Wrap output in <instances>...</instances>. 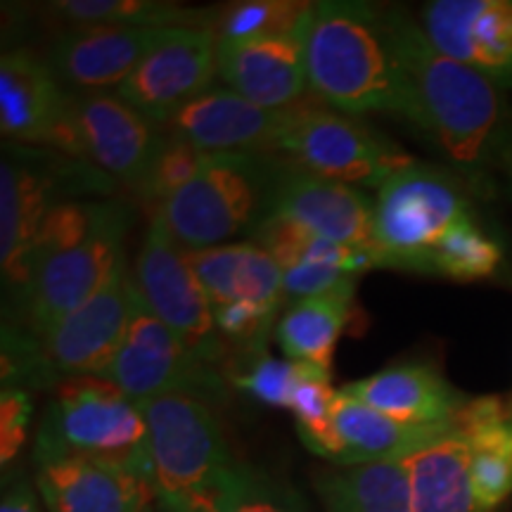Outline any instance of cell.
Segmentation results:
<instances>
[{"mask_svg":"<svg viewBox=\"0 0 512 512\" xmlns=\"http://www.w3.org/2000/svg\"><path fill=\"white\" fill-rule=\"evenodd\" d=\"M0 512H38V496L27 482H17L5 489Z\"/></svg>","mask_w":512,"mask_h":512,"instance_id":"cell-40","label":"cell"},{"mask_svg":"<svg viewBox=\"0 0 512 512\" xmlns=\"http://www.w3.org/2000/svg\"><path fill=\"white\" fill-rule=\"evenodd\" d=\"M316 491L325 512H413L403 460L337 465L316 477Z\"/></svg>","mask_w":512,"mask_h":512,"instance_id":"cell-27","label":"cell"},{"mask_svg":"<svg viewBox=\"0 0 512 512\" xmlns=\"http://www.w3.org/2000/svg\"><path fill=\"white\" fill-rule=\"evenodd\" d=\"M309 88L332 110L358 117L384 112L408 117V88L382 8L356 0L316 3L306 41Z\"/></svg>","mask_w":512,"mask_h":512,"instance_id":"cell-2","label":"cell"},{"mask_svg":"<svg viewBox=\"0 0 512 512\" xmlns=\"http://www.w3.org/2000/svg\"><path fill=\"white\" fill-rule=\"evenodd\" d=\"M403 465L411 477L413 512H477L470 451L456 430L403 458Z\"/></svg>","mask_w":512,"mask_h":512,"instance_id":"cell-26","label":"cell"},{"mask_svg":"<svg viewBox=\"0 0 512 512\" xmlns=\"http://www.w3.org/2000/svg\"><path fill=\"white\" fill-rule=\"evenodd\" d=\"M337 389H332L330 373L323 368L309 366L304 380L299 382L292 399V415L297 422V432L309 451L316 456L339 463V439L332 422V403H335Z\"/></svg>","mask_w":512,"mask_h":512,"instance_id":"cell-33","label":"cell"},{"mask_svg":"<svg viewBox=\"0 0 512 512\" xmlns=\"http://www.w3.org/2000/svg\"><path fill=\"white\" fill-rule=\"evenodd\" d=\"M171 505L185 512H309L297 491L238 460Z\"/></svg>","mask_w":512,"mask_h":512,"instance_id":"cell-29","label":"cell"},{"mask_svg":"<svg viewBox=\"0 0 512 512\" xmlns=\"http://www.w3.org/2000/svg\"><path fill=\"white\" fill-rule=\"evenodd\" d=\"M463 185L444 171L415 164L377 188L373 249L380 268L427 273L441 240L472 216Z\"/></svg>","mask_w":512,"mask_h":512,"instance_id":"cell-6","label":"cell"},{"mask_svg":"<svg viewBox=\"0 0 512 512\" xmlns=\"http://www.w3.org/2000/svg\"><path fill=\"white\" fill-rule=\"evenodd\" d=\"M48 8L53 15L74 22L76 27L117 24V27L152 29H207L200 12L181 8V5L157 3V0H62V3H50Z\"/></svg>","mask_w":512,"mask_h":512,"instance_id":"cell-31","label":"cell"},{"mask_svg":"<svg viewBox=\"0 0 512 512\" xmlns=\"http://www.w3.org/2000/svg\"><path fill=\"white\" fill-rule=\"evenodd\" d=\"M76 126L88 164L126 188H143L162 143V126L126 105L117 93H76Z\"/></svg>","mask_w":512,"mask_h":512,"instance_id":"cell-18","label":"cell"},{"mask_svg":"<svg viewBox=\"0 0 512 512\" xmlns=\"http://www.w3.org/2000/svg\"><path fill=\"white\" fill-rule=\"evenodd\" d=\"M254 358L245 373L235 375L233 384L256 401L271 408H285L290 411L294 392L304 380L311 363L302 361H278L264 351H252Z\"/></svg>","mask_w":512,"mask_h":512,"instance_id":"cell-36","label":"cell"},{"mask_svg":"<svg viewBox=\"0 0 512 512\" xmlns=\"http://www.w3.org/2000/svg\"><path fill=\"white\" fill-rule=\"evenodd\" d=\"M283 164V157L268 152H214L155 216L188 252L249 238L268 216Z\"/></svg>","mask_w":512,"mask_h":512,"instance_id":"cell-3","label":"cell"},{"mask_svg":"<svg viewBox=\"0 0 512 512\" xmlns=\"http://www.w3.org/2000/svg\"><path fill=\"white\" fill-rule=\"evenodd\" d=\"M422 31L446 57L512 86V0H434Z\"/></svg>","mask_w":512,"mask_h":512,"instance_id":"cell-15","label":"cell"},{"mask_svg":"<svg viewBox=\"0 0 512 512\" xmlns=\"http://www.w3.org/2000/svg\"><path fill=\"white\" fill-rule=\"evenodd\" d=\"M145 512H152V510H145Z\"/></svg>","mask_w":512,"mask_h":512,"instance_id":"cell-43","label":"cell"},{"mask_svg":"<svg viewBox=\"0 0 512 512\" xmlns=\"http://www.w3.org/2000/svg\"><path fill=\"white\" fill-rule=\"evenodd\" d=\"M249 238L261 249H266L283 271L302 264L332 266L354 275L368 271V268H380L373 249L325 240L302 223L285 219V216H266Z\"/></svg>","mask_w":512,"mask_h":512,"instance_id":"cell-30","label":"cell"},{"mask_svg":"<svg viewBox=\"0 0 512 512\" xmlns=\"http://www.w3.org/2000/svg\"><path fill=\"white\" fill-rule=\"evenodd\" d=\"M268 216L302 223L325 240L373 249V202L366 192L320 178L287 159L273 185Z\"/></svg>","mask_w":512,"mask_h":512,"instance_id":"cell-21","label":"cell"},{"mask_svg":"<svg viewBox=\"0 0 512 512\" xmlns=\"http://www.w3.org/2000/svg\"><path fill=\"white\" fill-rule=\"evenodd\" d=\"M207 159L209 152H202L200 147L188 143L178 133H171L169 128H164L162 143H159L157 155L152 159L150 174H147L138 195L152 209L159 211L166 200H171L178 190L185 188L192 178L200 174Z\"/></svg>","mask_w":512,"mask_h":512,"instance_id":"cell-35","label":"cell"},{"mask_svg":"<svg viewBox=\"0 0 512 512\" xmlns=\"http://www.w3.org/2000/svg\"><path fill=\"white\" fill-rule=\"evenodd\" d=\"M278 155L320 178L344 185L382 188L418 162L380 131L316 105H297Z\"/></svg>","mask_w":512,"mask_h":512,"instance_id":"cell-8","label":"cell"},{"mask_svg":"<svg viewBox=\"0 0 512 512\" xmlns=\"http://www.w3.org/2000/svg\"><path fill=\"white\" fill-rule=\"evenodd\" d=\"M34 456L36 465L88 456L147 467L143 411L105 377H69L57 384L43 413Z\"/></svg>","mask_w":512,"mask_h":512,"instance_id":"cell-5","label":"cell"},{"mask_svg":"<svg viewBox=\"0 0 512 512\" xmlns=\"http://www.w3.org/2000/svg\"><path fill=\"white\" fill-rule=\"evenodd\" d=\"M354 297L330 294L294 302L275 325V339L287 361H302L332 373L335 347L347 330Z\"/></svg>","mask_w":512,"mask_h":512,"instance_id":"cell-28","label":"cell"},{"mask_svg":"<svg viewBox=\"0 0 512 512\" xmlns=\"http://www.w3.org/2000/svg\"><path fill=\"white\" fill-rule=\"evenodd\" d=\"M128 226L131 211L112 200L86 240L41 261L17 302L24 313V330L36 339L46 337L69 313L86 304L124 259Z\"/></svg>","mask_w":512,"mask_h":512,"instance_id":"cell-9","label":"cell"},{"mask_svg":"<svg viewBox=\"0 0 512 512\" xmlns=\"http://www.w3.org/2000/svg\"><path fill=\"white\" fill-rule=\"evenodd\" d=\"M133 278L145 304L166 328L209 366L223 361L226 339L216 330L214 306L190 264L188 249L171 238L159 216H152Z\"/></svg>","mask_w":512,"mask_h":512,"instance_id":"cell-11","label":"cell"},{"mask_svg":"<svg viewBox=\"0 0 512 512\" xmlns=\"http://www.w3.org/2000/svg\"><path fill=\"white\" fill-rule=\"evenodd\" d=\"M316 15V3L299 0H249L221 12L216 22V38H254L294 34L306 29Z\"/></svg>","mask_w":512,"mask_h":512,"instance_id":"cell-34","label":"cell"},{"mask_svg":"<svg viewBox=\"0 0 512 512\" xmlns=\"http://www.w3.org/2000/svg\"><path fill=\"white\" fill-rule=\"evenodd\" d=\"M159 512H185L178 508V505H171V503H159Z\"/></svg>","mask_w":512,"mask_h":512,"instance_id":"cell-42","label":"cell"},{"mask_svg":"<svg viewBox=\"0 0 512 512\" xmlns=\"http://www.w3.org/2000/svg\"><path fill=\"white\" fill-rule=\"evenodd\" d=\"M278 309L259 304H230L214 309V320L219 335L226 342L240 344L249 351H264L266 337L275 323Z\"/></svg>","mask_w":512,"mask_h":512,"instance_id":"cell-37","label":"cell"},{"mask_svg":"<svg viewBox=\"0 0 512 512\" xmlns=\"http://www.w3.org/2000/svg\"><path fill=\"white\" fill-rule=\"evenodd\" d=\"M501 164L505 169V174L510 178V188H512V138L508 140V145L503 147V155H501Z\"/></svg>","mask_w":512,"mask_h":512,"instance_id":"cell-41","label":"cell"},{"mask_svg":"<svg viewBox=\"0 0 512 512\" xmlns=\"http://www.w3.org/2000/svg\"><path fill=\"white\" fill-rule=\"evenodd\" d=\"M503 264V249L479 226L477 214L460 221L434 249L427 275L451 280H484L498 273Z\"/></svg>","mask_w":512,"mask_h":512,"instance_id":"cell-32","label":"cell"},{"mask_svg":"<svg viewBox=\"0 0 512 512\" xmlns=\"http://www.w3.org/2000/svg\"><path fill=\"white\" fill-rule=\"evenodd\" d=\"M0 128L15 145H43L83 159L76 93L29 50H5L0 57Z\"/></svg>","mask_w":512,"mask_h":512,"instance_id":"cell-12","label":"cell"},{"mask_svg":"<svg viewBox=\"0 0 512 512\" xmlns=\"http://www.w3.org/2000/svg\"><path fill=\"white\" fill-rule=\"evenodd\" d=\"M309 29L294 34L223 38L216 46L219 76L230 91L268 110H290L309 91L306 41Z\"/></svg>","mask_w":512,"mask_h":512,"instance_id":"cell-16","label":"cell"},{"mask_svg":"<svg viewBox=\"0 0 512 512\" xmlns=\"http://www.w3.org/2000/svg\"><path fill=\"white\" fill-rule=\"evenodd\" d=\"M342 392L403 425H453L467 401L437 370L420 363L384 368L344 384Z\"/></svg>","mask_w":512,"mask_h":512,"instance_id":"cell-22","label":"cell"},{"mask_svg":"<svg viewBox=\"0 0 512 512\" xmlns=\"http://www.w3.org/2000/svg\"><path fill=\"white\" fill-rule=\"evenodd\" d=\"M332 422L342 448L337 465L403 460L453 430V425H403L342 389H337L332 403Z\"/></svg>","mask_w":512,"mask_h":512,"instance_id":"cell-25","label":"cell"},{"mask_svg":"<svg viewBox=\"0 0 512 512\" xmlns=\"http://www.w3.org/2000/svg\"><path fill=\"white\" fill-rule=\"evenodd\" d=\"M453 430L470 451L477 512L496 510L512 494V408L498 396L465 401Z\"/></svg>","mask_w":512,"mask_h":512,"instance_id":"cell-23","label":"cell"},{"mask_svg":"<svg viewBox=\"0 0 512 512\" xmlns=\"http://www.w3.org/2000/svg\"><path fill=\"white\" fill-rule=\"evenodd\" d=\"M216 46L219 38L211 29H171L114 93L152 124L166 128L188 102L214 86L219 76Z\"/></svg>","mask_w":512,"mask_h":512,"instance_id":"cell-14","label":"cell"},{"mask_svg":"<svg viewBox=\"0 0 512 512\" xmlns=\"http://www.w3.org/2000/svg\"><path fill=\"white\" fill-rule=\"evenodd\" d=\"M384 27L406 79L411 126L472 185L508 145L505 107L498 86L484 74L446 57L406 12L382 8Z\"/></svg>","mask_w":512,"mask_h":512,"instance_id":"cell-1","label":"cell"},{"mask_svg":"<svg viewBox=\"0 0 512 512\" xmlns=\"http://www.w3.org/2000/svg\"><path fill=\"white\" fill-rule=\"evenodd\" d=\"M34 403L27 389L3 387L0 392V463L5 467L29 439Z\"/></svg>","mask_w":512,"mask_h":512,"instance_id":"cell-39","label":"cell"},{"mask_svg":"<svg viewBox=\"0 0 512 512\" xmlns=\"http://www.w3.org/2000/svg\"><path fill=\"white\" fill-rule=\"evenodd\" d=\"M136 278L128 273L126 259L114 268L105 285L38 339L41 356L53 384L69 377H105L131 318Z\"/></svg>","mask_w":512,"mask_h":512,"instance_id":"cell-13","label":"cell"},{"mask_svg":"<svg viewBox=\"0 0 512 512\" xmlns=\"http://www.w3.org/2000/svg\"><path fill=\"white\" fill-rule=\"evenodd\" d=\"M36 489L50 512H145L157 501L147 467L112 458L41 463Z\"/></svg>","mask_w":512,"mask_h":512,"instance_id":"cell-17","label":"cell"},{"mask_svg":"<svg viewBox=\"0 0 512 512\" xmlns=\"http://www.w3.org/2000/svg\"><path fill=\"white\" fill-rule=\"evenodd\" d=\"M105 380L117 384L136 403L166 394H188L202 401H219L223 396V382L214 366L204 363L150 311L138 285L126 335Z\"/></svg>","mask_w":512,"mask_h":512,"instance_id":"cell-10","label":"cell"},{"mask_svg":"<svg viewBox=\"0 0 512 512\" xmlns=\"http://www.w3.org/2000/svg\"><path fill=\"white\" fill-rule=\"evenodd\" d=\"M110 190L107 176L83 159L10 143L0 162V264L17 302L27 287L31 247L50 211L79 195Z\"/></svg>","mask_w":512,"mask_h":512,"instance_id":"cell-4","label":"cell"},{"mask_svg":"<svg viewBox=\"0 0 512 512\" xmlns=\"http://www.w3.org/2000/svg\"><path fill=\"white\" fill-rule=\"evenodd\" d=\"M356 275L339 271L332 266L302 264L283 271V297L302 302L313 297H330V294H347L354 297Z\"/></svg>","mask_w":512,"mask_h":512,"instance_id":"cell-38","label":"cell"},{"mask_svg":"<svg viewBox=\"0 0 512 512\" xmlns=\"http://www.w3.org/2000/svg\"><path fill=\"white\" fill-rule=\"evenodd\" d=\"M171 29L86 24L57 38L46 57L67 91L105 93L119 88Z\"/></svg>","mask_w":512,"mask_h":512,"instance_id":"cell-19","label":"cell"},{"mask_svg":"<svg viewBox=\"0 0 512 512\" xmlns=\"http://www.w3.org/2000/svg\"><path fill=\"white\" fill-rule=\"evenodd\" d=\"M138 406L147 425V467L159 503H181L235 460L207 401L166 394Z\"/></svg>","mask_w":512,"mask_h":512,"instance_id":"cell-7","label":"cell"},{"mask_svg":"<svg viewBox=\"0 0 512 512\" xmlns=\"http://www.w3.org/2000/svg\"><path fill=\"white\" fill-rule=\"evenodd\" d=\"M190 254V264L214 309L230 304H259L280 309L283 268L256 242H230Z\"/></svg>","mask_w":512,"mask_h":512,"instance_id":"cell-24","label":"cell"},{"mask_svg":"<svg viewBox=\"0 0 512 512\" xmlns=\"http://www.w3.org/2000/svg\"><path fill=\"white\" fill-rule=\"evenodd\" d=\"M294 110L297 105L290 110H268L226 86H211L209 91L188 102L166 128L209 155L214 152L278 155V145L292 124Z\"/></svg>","mask_w":512,"mask_h":512,"instance_id":"cell-20","label":"cell"}]
</instances>
